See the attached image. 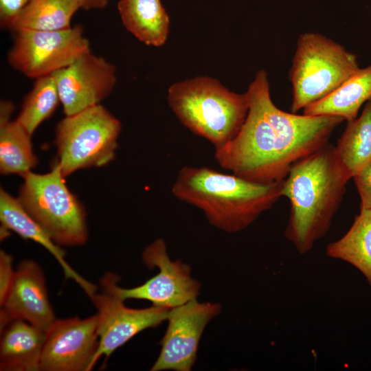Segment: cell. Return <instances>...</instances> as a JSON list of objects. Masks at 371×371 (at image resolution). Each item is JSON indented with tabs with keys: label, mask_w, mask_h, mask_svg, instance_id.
<instances>
[{
	"label": "cell",
	"mask_w": 371,
	"mask_h": 371,
	"mask_svg": "<svg viewBox=\"0 0 371 371\" xmlns=\"http://www.w3.org/2000/svg\"><path fill=\"white\" fill-rule=\"evenodd\" d=\"M80 9L75 0H30L8 30L41 31L71 27V18Z\"/></svg>",
	"instance_id": "20"
},
{
	"label": "cell",
	"mask_w": 371,
	"mask_h": 371,
	"mask_svg": "<svg viewBox=\"0 0 371 371\" xmlns=\"http://www.w3.org/2000/svg\"><path fill=\"white\" fill-rule=\"evenodd\" d=\"M371 99V65L360 68L326 98L303 109L308 115H328L346 122L357 117L361 107Z\"/></svg>",
	"instance_id": "18"
},
{
	"label": "cell",
	"mask_w": 371,
	"mask_h": 371,
	"mask_svg": "<svg viewBox=\"0 0 371 371\" xmlns=\"http://www.w3.org/2000/svg\"><path fill=\"white\" fill-rule=\"evenodd\" d=\"M335 150L352 178L371 161V99L359 117L346 122Z\"/></svg>",
	"instance_id": "21"
},
{
	"label": "cell",
	"mask_w": 371,
	"mask_h": 371,
	"mask_svg": "<svg viewBox=\"0 0 371 371\" xmlns=\"http://www.w3.org/2000/svg\"><path fill=\"white\" fill-rule=\"evenodd\" d=\"M65 177L55 159L49 172L30 171L23 177L18 199L58 245L80 246L88 238L86 211Z\"/></svg>",
	"instance_id": "6"
},
{
	"label": "cell",
	"mask_w": 371,
	"mask_h": 371,
	"mask_svg": "<svg viewBox=\"0 0 371 371\" xmlns=\"http://www.w3.org/2000/svg\"><path fill=\"white\" fill-rule=\"evenodd\" d=\"M359 69L357 56L339 43L316 32L300 34L289 72L291 111L326 98Z\"/></svg>",
	"instance_id": "5"
},
{
	"label": "cell",
	"mask_w": 371,
	"mask_h": 371,
	"mask_svg": "<svg viewBox=\"0 0 371 371\" xmlns=\"http://www.w3.org/2000/svg\"><path fill=\"white\" fill-rule=\"evenodd\" d=\"M282 181L261 183L207 166L182 167L171 192L203 212L209 223L227 233L240 232L282 196Z\"/></svg>",
	"instance_id": "3"
},
{
	"label": "cell",
	"mask_w": 371,
	"mask_h": 371,
	"mask_svg": "<svg viewBox=\"0 0 371 371\" xmlns=\"http://www.w3.org/2000/svg\"><path fill=\"white\" fill-rule=\"evenodd\" d=\"M97 315L56 319L45 331L42 371H89L99 344Z\"/></svg>",
	"instance_id": "12"
},
{
	"label": "cell",
	"mask_w": 371,
	"mask_h": 371,
	"mask_svg": "<svg viewBox=\"0 0 371 371\" xmlns=\"http://www.w3.org/2000/svg\"><path fill=\"white\" fill-rule=\"evenodd\" d=\"M142 260L149 269L158 268V273L144 284L130 289L120 287L119 277L106 273L100 280L101 288L123 300H145L153 306L170 309L196 299L201 284L192 278L188 265L170 260L163 238L156 239L144 249Z\"/></svg>",
	"instance_id": "8"
},
{
	"label": "cell",
	"mask_w": 371,
	"mask_h": 371,
	"mask_svg": "<svg viewBox=\"0 0 371 371\" xmlns=\"http://www.w3.org/2000/svg\"><path fill=\"white\" fill-rule=\"evenodd\" d=\"M13 258L4 250L0 251V304L1 305L12 283L15 270L12 267Z\"/></svg>",
	"instance_id": "25"
},
{
	"label": "cell",
	"mask_w": 371,
	"mask_h": 371,
	"mask_svg": "<svg viewBox=\"0 0 371 371\" xmlns=\"http://www.w3.org/2000/svg\"><path fill=\"white\" fill-rule=\"evenodd\" d=\"M352 178L361 199L360 209L371 210V161Z\"/></svg>",
	"instance_id": "24"
},
{
	"label": "cell",
	"mask_w": 371,
	"mask_h": 371,
	"mask_svg": "<svg viewBox=\"0 0 371 371\" xmlns=\"http://www.w3.org/2000/svg\"><path fill=\"white\" fill-rule=\"evenodd\" d=\"M1 238L13 231L24 239L32 240L46 249L58 261L66 278L74 280L89 297L97 291V286L83 278L65 260V251L25 210L18 198L4 189L0 190Z\"/></svg>",
	"instance_id": "15"
},
{
	"label": "cell",
	"mask_w": 371,
	"mask_h": 371,
	"mask_svg": "<svg viewBox=\"0 0 371 371\" xmlns=\"http://www.w3.org/2000/svg\"><path fill=\"white\" fill-rule=\"evenodd\" d=\"M221 309L218 303L199 302L196 299L170 308L160 353L150 370H191L203 332Z\"/></svg>",
	"instance_id": "10"
},
{
	"label": "cell",
	"mask_w": 371,
	"mask_h": 371,
	"mask_svg": "<svg viewBox=\"0 0 371 371\" xmlns=\"http://www.w3.org/2000/svg\"><path fill=\"white\" fill-rule=\"evenodd\" d=\"M1 330L15 319L46 331L56 319L49 300L44 273L34 260L18 265L8 294L1 305Z\"/></svg>",
	"instance_id": "14"
},
{
	"label": "cell",
	"mask_w": 371,
	"mask_h": 371,
	"mask_svg": "<svg viewBox=\"0 0 371 371\" xmlns=\"http://www.w3.org/2000/svg\"><path fill=\"white\" fill-rule=\"evenodd\" d=\"M80 9L93 10L103 9L109 3V0H75Z\"/></svg>",
	"instance_id": "28"
},
{
	"label": "cell",
	"mask_w": 371,
	"mask_h": 371,
	"mask_svg": "<svg viewBox=\"0 0 371 371\" xmlns=\"http://www.w3.org/2000/svg\"><path fill=\"white\" fill-rule=\"evenodd\" d=\"M326 253L355 267L371 286V210L360 209L348 232L329 243Z\"/></svg>",
	"instance_id": "19"
},
{
	"label": "cell",
	"mask_w": 371,
	"mask_h": 371,
	"mask_svg": "<svg viewBox=\"0 0 371 371\" xmlns=\"http://www.w3.org/2000/svg\"><path fill=\"white\" fill-rule=\"evenodd\" d=\"M351 178L330 144L292 166L282 188L290 203L284 236L300 254L308 252L328 232Z\"/></svg>",
	"instance_id": "2"
},
{
	"label": "cell",
	"mask_w": 371,
	"mask_h": 371,
	"mask_svg": "<svg viewBox=\"0 0 371 371\" xmlns=\"http://www.w3.org/2000/svg\"><path fill=\"white\" fill-rule=\"evenodd\" d=\"M28 131L16 120L0 123V172L22 177L37 163Z\"/></svg>",
	"instance_id": "22"
},
{
	"label": "cell",
	"mask_w": 371,
	"mask_h": 371,
	"mask_svg": "<svg viewBox=\"0 0 371 371\" xmlns=\"http://www.w3.org/2000/svg\"><path fill=\"white\" fill-rule=\"evenodd\" d=\"M120 120L99 104L65 115L56 127V160L65 177L112 161L121 131Z\"/></svg>",
	"instance_id": "7"
},
{
	"label": "cell",
	"mask_w": 371,
	"mask_h": 371,
	"mask_svg": "<svg viewBox=\"0 0 371 371\" xmlns=\"http://www.w3.org/2000/svg\"><path fill=\"white\" fill-rule=\"evenodd\" d=\"M89 298L97 310L99 344L91 363L92 370L99 359L106 360L118 348L140 332L155 328L167 320L170 308L152 306L131 308L126 306L124 300L102 289Z\"/></svg>",
	"instance_id": "11"
},
{
	"label": "cell",
	"mask_w": 371,
	"mask_h": 371,
	"mask_svg": "<svg viewBox=\"0 0 371 371\" xmlns=\"http://www.w3.org/2000/svg\"><path fill=\"white\" fill-rule=\"evenodd\" d=\"M245 94L249 109L237 135L215 149L218 165L251 181L284 180L292 166L328 144L344 120L336 116L298 115L273 103L268 74L257 72Z\"/></svg>",
	"instance_id": "1"
},
{
	"label": "cell",
	"mask_w": 371,
	"mask_h": 371,
	"mask_svg": "<svg viewBox=\"0 0 371 371\" xmlns=\"http://www.w3.org/2000/svg\"><path fill=\"white\" fill-rule=\"evenodd\" d=\"M30 0H0V24L9 29L19 13Z\"/></svg>",
	"instance_id": "26"
},
{
	"label": "cell",
	"mask_w": 371,
	"mask_h": 371,
	"mask_svg": "<svg viewBox=\"0 0 371 371\" xmlns=\"http://www.w3.org/2000/svg\"><path fill=\"white\" fill-rule=\"evenodd\" d=\"M52 75L65 115L100 104L117 82L115 67L91 51Z\"/></svg>",
	"instance_id": "13"
},
{
	"label": "cell",
	"mask_w": 371,
	"mask_h": 371,
	"mask_svg": "<svg viewBox=\"0 0 371 371\" xmlns=\"http://www.w3.org/2000/svg\"><path fill=\"white\" fill-rule=\"evenodd\" d=\"M60 103L52 75L36 78L32 90L24 98L16 120L32 135L38 126L54 113Z\"/></svg>",
	"instance_id": "23"
},
{
	"label": "cell",
	"mask_w": 371,
	"mask_h": 371,
	"mask_svg": "<svg viewBox=\"0 0 371 371\" xmlns=\"http://www.w3.org/2000/svg\"><path fill=\"white\" fill-rule=\"evenodd\" d=\"M0 370L37 371L45 332L21 319L10 322L1 330Z\"/></svg>",
	"instance_id": "16"
},
{
	"label": "cell",
	"mask_w": 371,
	"mask_h": 371,
	"mask_svg": "<svg viewBox=\"0 0 371 371\" xmlns=\"http://www.w3.org/2000/svg\"><path fill=\"white\" fill-rule=\"evenodd\" d=\"M167 100L179 121L214 149L234 138L249 109L245 93L232 91L208 76L173 84L168 90Z\"/></svg>",
	"instance_id": "4"
},
{
	"label": "cell",
	"mask_w": 371,
	"mask_h": 371,
	"mask_svg": "<svg viewBox=\"0 0 371 371\" xmlns=\"http://www.w3.org/2000/svg\"><path fill=\"white\" fill-rule=\"evenodd\" d=\"M117 10L125 28L148 46L166 42L170 18L161 0H119Z\"/></svg>",
	"instance_id": "17"
},
{
	"label": "cell",
	"mask_w": 371,
	"mask_h": 371,
	"mask_svg": "<svg viewBox=\"0 0 371 371\" xmlns=\"http://www.w3.org/2000/svg\"><path fill=\"white\" fill-rule=\"evenodd\" d=\"M15 109L14 104L8 100H3L0 103V123L10 121V117Z\"/></svg>",
	"instance_id": "27"
},
{
	"label": "cell",
	"mask_w": 371,
	"mask_h": 371,
	"mask_svg": "<svg viewBox=\"0 0 371 371\" xmlns=\"http://www.w3.org/2000/svg\"><path fill=\"white\" fill-rule=\"evenodd\" d=\"M16 33L8 62L29 78L52 75L91 51L80 25L61 30H22Z\"/></svg>",
	"instance_id": "9"
}]
</instances>
